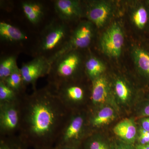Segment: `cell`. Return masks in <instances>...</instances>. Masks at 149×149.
Masks as SVG:
<instances>
[{
    "label": "cell",
    "instance_id": "cell-24",
    "mask_svg": "<svg viewBox=\"0 0 149 149\" xmlns=\"http://www.w3.org/2000/svg\"><path fill=\"white\" fill-rule=\"evenodd\" d=\"M139 141L141 145L149 144V132L146 131L143 128L140 129Z\"/></svg>",
    "mask_w": 149,
    "mask_h": 149
},
{
    "label": "cell",
    "instance_id": "cell-23",
    "mask_svg": "<svg viewBox=\"0 0 149 149\" xmlns=\"http://www.w3.org/2000/svg\"><path fill=\"white\" fill-rule=\"evenodd\" d=\"M14 96L13 90L10 88L3 82L0 83V99L1 100H7L12 98Z\"/></svg>",
    "mask_w": 149,
    "mask_h": 149
},
{
    "label": "cell",
    "instance_id": "cell-30",
    "mask_svg": "<svg viewBox=\"0 0 149 149\" xmlns=\"http://www.w3.org/2000/svg\"><path fill=\"white\" fill-rule=\"evenodd\" d=\"M146 2L147 5H148L149 6V0H148V1H146Z\"/></svg>",
    "mask_w": 149,
    "mask_h": 149
},
{
    "label": "cell",
    "instance_id": "cell-28",
    "mask_svg": "<svg viewBox=\"0 0 149 149\" xmlns=\"http://www.w3.org/2000/svg\"><path fill=\"white\" fill-rule=\"evenodd\" d=\"M143 115L144 116H149V105L144 109Z\"/></svg>",
    "mask_w": 149,
    "mask_h": 149
},
{
    "label": "cell",
    "instance_id": "cell-2",
    "mask_svg": "<svg viewBox=\"0 0 149 149\" xmlns=\"http://www.w3.org/2000/svg\"><path fill=\"white\" fill-rule=\"evenodd\" d=\"M55 115L49 106L39 103L33 107L30 118V126L33 133L42 136L49 133L53 127Z\"/></svg>",
    "mask_w": 149,
    "mask_h": 149
},
{
    "label": "cell",
    "instance_id": "cell-9",
    "mask_svg": "<svg viewBox=\"0 0 149 149\" xmlns=\"http://www.w3.org/2000/svg\"><path fill=\"white\" fill-rule=\"evenodd\" d=\"M113 130L116 136L127 144L133 143L135 141L137 130L135 123L131 119L125 118L121 120L115 126Z\"/></svg>",
    "mask_w": 149,
    "mask_h": 149
},
{
    "label": "cell",
    "instance_id": "cell-20",
    "mask_svg": "<svg viewBox=\"0 0 149 149\" xmlns=\"http://www.w3.org/2000/svg\"><path fill=\"white\" fill-rule=\"evenodd\" d=\"M5 81L6 85L12 90H17L20 87L22 80V76L20 69L18 68L7 78Z\"/></svg>",
    "mask_w": 149,
    "mask_h": 149
},
{
    "label": "cell",
    "instance_id": "cell-10",
    "mask_svg": "<svg viewBox=\"0 0 149 149\" xmlns=\"http://www.w3.org/2000/svg\"><path fill=\"white\" fill-rule=\"evenodd\" d=\"M1 39L9 42H20L26 40V35L17 27L6 22H0Z\"/></svg>",
    "mask_w": 149,
    "mask_h": 149
},
{
    "label": "cell",
    "instance_id": "cell-8",
    "mask_svg": "<svg viewBox=\"0 0 149 149\" xmlns=\"http://www.w3.org/2000/svg\"><path fill=\"white\" fill-rule=\"evenodd\" d=\"M56 12L62 20L69 21L78 18L83 13L80 2L74 0H57L54 4Z\"/></svg>",
    "mask_w": 149,
    "mask_h": 149
},
{
    "label": "cell",
    "instance_id": "cell-19",
    "mask_svg": "<svg viewBox=\"0 0 149 149\" xmlns=\"http://www.w3.org/2000/svg\"><path fill=\"white\" fill-rule=\"evenodd\" d=\"M83 118L80 116L75 118L67 128L64 135L65 140L69 141L77 138L82 129Z\"/></svg>",
    "mask_w": 149,
    "mask_h": 149
},
{
    "label": "cell",
    "instance_id": "cell-15",
    "mask_svg": "<svg viewBox=\"0 0 149 149\" xmlns=\"http://www.w3.org/2000/svg\"><path fill=\"white\" fill-rule=\"evenodd\" d=\"M85 68L89 76L95 79L100 76L105 69V67L99 59L91 56L86 61Z\"/></svg>",
    "mask_w": 149,
    "mask_h": 149
},
{
    "label": "cell",
    "instance_id": "cell-12",
    "mask_svg": "<svg viewBox=\"0 0 149 149\" xmlns=\"http://www.w3.org/2000/svg\"><path fill=\"white\" fill-rule=\"evenodd\" d=\"M22 6L24 15L30 22L36 24L41 20L44 15V8L40 3L28 1L22 2Z\"/></svg>",
    "mask_w": 149,
    "mask_h": 149
},
{
    "label": "cell",
    "instance_id": "cell-29",
    "mask_svg": "<svg viewBox=\"0 0 149 149\" xmlns=\"http://www.w3.org/2000/svg\"><path fill=\"white\" fill-rule=\"evenodd\" d=\"M136 149H149V144L139 145L136 147Z\"/></svg>",
    "mask_w": 149,
    "mask_h": 149
},
{
    "label": "cell",
    "instance_id": "cell-21",
    "mask_svg": "<svg viewBox=\"0 0 149 149\" xmlns=\"http://www.w3.org/2000/svg\"><path fill=\"white\" fill-rule=\"evenodd\" d=\"M115 91L118 97L122 101L128 100L130 91L126 83L121 80H118L115 84Z\"/></svg>",
    "mask_w": 149,
    "mask_h": 149
},
{
    "label": "cell",
    "instance_id": "cell-26",
    "mask_svg": "<svg viewBox=\"0 0 149 149\" xmlns=\"http://www.w3.org/2000/svg\"><path fill=\"white\" fill-rule=\"evenodd\" d=\"M142 128L149 132V118H145L142 121Z\"/></svg>",
    "mask_w": 149,
    "mask_h": 149
},
{
    "label": "cell",
    "instance_id": "cell-13",
    "mask_svg": "<svg viewBox=\"0 0 149 149\" xmlns=\"http://www.w3.org/2000/svg\"><path fill=\"white\" fill-rule=\"evenodd\" d=\"M132 56L139 70L149 77V51L138 47L133 49Z\"/></svg>",
    "mask_w": 149,
    "mask_h": 149
},
{
    "label": "cell",
    "instance_id": "cell-6",
    "mask_svg": "<svg viewBox=\"0 0 149 149\" xmlns=\"http://www.w3.org/2000/svg\"><path fill=\"white\" fill-rule=\"evenodd\" d=\"M81 63V58L75 51H70L63 55L55 61L54 65L57 74L60 77L67 78L74 74Z\"/></svg>",
    "mask_w": 149,
    "mask_h": 149
},
{
    "label": "cell",
    "instance_id": "cell-11",
    "mask_svg": "<svg viewBox=\"0 0 149 149\" xmlns=\"http://www.w3.org/2000/svg\"><path fill=\"white\" fill-rule=\"evenodd\" d=\"M108 94V85L106 78L100 76L94 79L92 99L95 103H103L106 101Z\"/></svg>",
    "mask_w": 149,
    "mask_h": 149
},
{
    "label": "cell",
    "instance_id": "cell-25",
    "mask_svg": "<svg viewBox=\"0 0 149 149\" xmlns=\"http://www.w3.org/2000/svg\"><path fill=\"white\" fill-rule=\"evenodd\" d=\"M90 149H109L105 144L99 141H93L91 143Z\"/></svg>",
    "mask_w": 149,
    "mask_h": 149
},
{
    "label": "cell",
    "instance_id": "cell-4",
    "mask_svg": "<svg viewBox=\"0 0 149 149\" xmlns=\"http://www.w3.org/2000/svg\"><path fill=\"white\" fill-rule=\"evenodd\" d=\"M68 29L64 23L49 24L45 29L40 43V50L45 52L58 51L66 43Z\"/></svg>",
    "mask_w": 149,
    "mask_h": 149
},
{
    "label": "cell",
    "instance_id": "cell-18",
    "mask_svg": "<svg viewBox=\"0 0 149 149\" xmlns=\"http://www.w3.org/2000/svg\"><path fill=\"white\" fill-rule=\"evenodd\" d=\"M114 118L113 109L110 107H105L99 111L93 119V125L95 126L106 125L111 122Z\"/></svg>",
    "mask_w": 149,
    "mask_h": 149
},
{
    "label": "cell",
    "instance_id": "cell-17",
    "mask_svg": "<svg viewBox=\"0 0 149 149\" xmlns=\"http://www.w3.org/2000/svg\"><path fill=\"white\" fill-rule=\"evenodd\" d=\"M1 122L3 127L8 130L16 127L18 122V113L16 110L12 108L7 109L2 115Z\"/></svg>",
    "mask_w": 149,
    "mask_h": 149
},
{
    "label": "cell",
    "instance_id": "cell-3",
    "mask_svg": "<svg viewBox=\"0 0 149 149\" xmlns=\"http://www.w3.org/2000/svg\"><path fill=\"white\" fill-rule=\"evenodd\" d=\"M124 42L121 26L118 22H114L103 34L100 40L101 48L108 56L118 58L121 54Z\"/></svg>",
    "mask_w": 149,
    "mask_h": 149
},
{
    "label": "cell",
    "instance_id": "cell-14",
    "mask_svg": "<svg viewBox=\"0 0 149 149\" xmlns=\"http://www.w3.org/2000/svg\"><path fill=\"white\" fill-rule=\"evenodd\" d=\"M131 19L133 24L137 28L141 30L143 29L148 22V11L145 6H139L132 13Z\"/></svg>",
    "mask_w": 149,
    "mask_h": 149
},
{
    "label": "cell",
    "instance_id": "cell-1",
    "mask_svg": "<svg viewBox=\"0 0 149 149\" xmlns=\"http://www.w3.org/2000/svg\"><path fill=\"white\" fill-rule=\"evenodd\" d=\"M93 23L90 21L81 22L74 30L70 38L53 56L49 58L53 63L60 56L72 51L85 49L90 45L93 40Z\"/></svg>",
    "mask_w": 149,
    "mask_h": 149
},
{
    "label": "cell",
    "instance_id": "cell-27",
    "mask_svg": "<svg viewBox=\"0 0 149 149\" xmlns=\"http://www.w3.org/2000/svg\"><path fill=\"white\" fill-rule=\"evenodd\" d=\"M116 149H133V148L130 146L128 144L121 143L119 144L117 146Z\"/></svg>",
    "mask_w": 149,
    "mask_h": 149
},
{
    "label": "cell",
    "instance_id": "cell-5",
    "mask_svg": "<svg viewBox=\"0 0 149 149\" xmlns=\"http://www.w3.org/2000/svg\"><path fill=\"white\" fill-rule=\"evenodd\" d=\"M52 65L49 59L42 56L24 63L20 69L23 81L27 83L34 82L49 70Z\"/></svg>",
    "mask_w": 149,
    "mask_h": 149
},
{
    "label": "cell",
    "instance_id": "cell-16",
    "mask_svg": "<svg viewBox=\"0 0 149 149\" xmlns=\"http://www.w3.org/2000/svg\"><path fill=\"white\" fill-rule=\"evenodd\" d=\"M15 56L6 57L0 62V78L5 80L17 68Z\"/></svg>",
    "mask_w": 149,
    "mask_h": 149
},
{
    "label": "cell",
    "instance_id": "cell-22",
    "mask_svg": "<svg viewBox=\"0 0 149 149\" xmlns=\"http://www.w3.org/2000/svg\"><path fill=\"white\" fill-rule=\"evenodd\" d=\"M65 93L68 98L74 101L81 100L84 95L83 89L77 86H70L67 88Z\"/></svg>",
    "mask_w": 149,
    "mask_h": 149
},
{
    "label": "cell",
    "instance_id": "cell-7",
    "mask_svg": "<svg viewBox=\"0 0 149 149\" xmlns=\"http://www.w3.org/2000/svg\"><path fill=\"white\" fill-rule=\"evenodd\" d=\"M112 11L111 4L105 1L93 2L87 8L86 15L97 27H102L110 18Z\"/></svg>",
    "mask_w": 149,
    "mask_h": 149
}]
</instances>
